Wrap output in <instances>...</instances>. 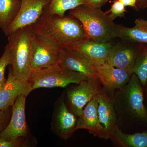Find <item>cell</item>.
Returning <instances> with one entry per match:
<instances>
[{
  "instance_id": "6da1fadb",
  "label": "cell",
  "mask_w": 147,
  "mask_h": 147,
  "mask_svg": "<svg viewBox=\"0 0 147 147\" xmlns=\"http://www.w3.org/2000/svg\"><path fill=\"white\" fill-rule=\"evenodd\" d=\"M112 96L119 128L134 131L147 129L144 88L135 74L125 86L115 90Z\"/></svg>"
},
{
  "instance_id": "30bf717a",
  "label": "cell",
  "mask_w": 147,
  "mask_h": 147,
  "mask_svg": "<svg viewBox=\"0 0 147 147\" xmlns=\"http://www.w3.org/2000/svg\"><path fill=\"white\" fill-rule=\"evenodd\" d=\"M128 44L113 45L106 62L117 68L131 73L139 53L145 44L129 42Z\"/></svg>"
},
{
  "instance_id": "277c9868",
  "label": "cell",
  "mask_w": 147,
  "mask_h": 147,
  "mask_svg": "<svg viewBox=\"0 0 147 147\" xmlns=\"http://www.w3.org/2000/svg\"><path fill=\"white\" fill-rule=\"evenodd\" d=\"M32 26L16 30L7 36L11 68L14 76L22 82L29 81L32 72Z\"/></svg>"
},
{
  "instance_id": "d6986e66",
  "label": "cell",
  "mask_w": 147,
  "mask_h": 147,
  "mask_svg": "<svg viewBox=\"0 0 147 147\" xmlns=\"http://www.w3.org/2000/svg\"><path fill=\"white\" fill-rule=\"evenodd\" d=\"M116 37L129 42L147 44V20L142 18L136 19L132 28L118 25Z\"/></svg>"
},
{
  "instance_id": "e0dca14e",
  "label": "cell",
  "mask_w": 147,
  "mask_h": 147,
  "mask_svg": "<svg viewBox=\"0 0 147 147\" xmlns=\"http://www.w3.org/2000/svg\"><path fill=\"white\" fill-rule=\"evenodd\" d=\"M113 45L110 41L98 42L86 38L74 45L71 48L84 55L94 66H98L106 62Z\"/></svg>"
},
{
  "instance_id": "8fae6325",
  "label": "cell",
  "mask_w": 147,
  "mask_h": 147,
  "mask_svg": "<svg viewBox=\"0 0 147 147\" xmlns=\"http://www.w3.org/2000/svg\"><path fill=\"white\" fill-rule=\"evenodd\" d=\"M77 117L61 97L56 102L53 116V129L58 137L65 140L72 137L76 130Z\"/></svg>"
},
{
  "instance_id": "52a82bcc",
  "label": "cell",
  "mask_w": 147,
  "mask_h": 147,
  "mask_svg": "<svg viewBox=\"0 0 147 147\" xmlns=\"http://www.w3.org/2000/svg\"><path fill=\"white\" fill-rule=\"evenodd\" d=\"M60 49L49 40L34 32L32 40V71L58 63Z\"/></svg>"
},
{
  "instance_id": "ba28073f",
  "label": "cell",
  "mask_w": 147,
  "mask_h": 147,
  "mask_svg": "<svg viewBox=\"0 0 147 147\" xmlns=\"http://www.w3.org/2000/svg\"><path fill=\"white\" fill-rule=\"evenodd\" d=\"M20 9L16 18L4 32L8 36L18 29L32 26L42 16L51 0H20Z\"/></svg>"
},
{
  "instance_id": "ac0fdd59",
  "label": "cell",
  "mask_w": 147,
  "mask_h": 147,
  "mask_svg": "<svg viewBox=\"0 0 147 147\" xmlns=\"http://www.w3.org/2000/svg\"><path fill=\"white\" fill-rule=\"evenodd\" d=\"M109 139L114 145L119 147H147V129L141 132L129 134L123 132L117 126Z\"/></svg>"
},
{
  "instance_id": "cb8c5ba5",
  "label": "cell",
  "mask_w": 147,
  "mask_h": 147,
  "mask_svg": "<svg viewBox=\"0 0 147 147\" xmlns=\"http://www.w3.org/2000/svg\"><path fill=\"white\" fill-rule=\"evenodd\" d=\"M125 11V6L119 0H117L111 6L110 10L105 13L108 14L109 18L113 21L117 17L123 16Z\"/></svg>"
},
{
  "instance_id": "4fadbf2b",
  "label": "cell",
  "mask_w": 147,
  "mask_h": 147,
  "mask_svg": "<svg viewBox=\"0 0 147 147\" xmlns=\"http://www.w3.org/2000/svg\"><path fill=\"white\" fill-rule=\"evenodd\" d=\"M98 80L105 90L113 93L124 86L129 82L133 73L117 68L107 63L94 66Z\"/></svg>"
},
{
  "instance_id": "7c38bea8",
  "label": "cell",
  "mask_w": 147,
  "mask_h": 147,
  "mask_svg": "<svg viewBox=\"0 0 147 147\" xmlns=\"http://www.w3.org/2000/svg\"><path fill=\"white\" fill-rule=\"evenodd\" d=\"M58 63L65 68L82 74L87 78L98 79L94 66L84 55L73 48H60Z\"/></svg>"
},
{
  "instance_id": "7a4b0ae2",
  "label": "cell",
  "mask_w": 147,
  "mask_h": 147,
  "mask_svg": "<svg viewBox=\"0 0 147 147\" xmlns=\"http://www.w3.org/2000/svg\"><path fill=\"white\" fill-rule=\"evenodd\" d=\"M74 18L42 14L32 28L60 48H71L86 38L82 24Z\"/></svg>"
},
{
  "instance_id": "9c48e42d",
  "label": "cell",
  "mask_w": 147,
  "mask_h": 147,
  "mask_svg": "<svg viewBox=\"0 0 147 147\" xmlns=\"http://www.w3.org/2000/svg\"><path fill=\"white\" fill-rule=\"evenodd\" d=\"M26 97V96L21 95L16 98L12 106V115L10 121L8 125L0 132V138L11 141L26 137L28 135L25 112Z\"/></svg>"
},
{
  "instance_id": "603a6c76",
  "label": "cell",
  "mask_w": 147,
  "mask_h": 147,
  "mask_svg": "<svg viewBox=\"0 0 147 147\" xmlns=\"http://www.w3.org/2000/svg\"><path fill=\"white\" fill-rule=\"evenodd\" d=\"M10 55L9 47L7 45L2 56L0 58V87L5 83V72L7 67L10 65Z\"/></svg>"
},
{
  "instance_id": "d4e9b609",
  "label": "cell",
  "mask_w": 147,
  "mask_h": 147,
  "mask_svg": "<svg viewBox=\"0 0 147 147\" xmlns=\"http://www.w3.org/2000/svg\"><path fill=\"white\" fill-rule=\"evenodd\" d=\"M21 138L9 141L5 139L0 138V147H18L21 146L23 145Z\"/></svg>"
},
{
  "instance_id": "f546056e",
  "label": "cell",
  "mask_w": 147,
  "mask_h": 147,
  "mask_svg": "<svg viewBox=\"0 0 147 147\" xmlns=\"http://www.w3.org/2000/svg\"><path fill=\"white\" fill-rule=\"evenodd\" d=\"M0 28H1V27H0Z\"/></svg>"
},
{
  "instance_id": "44dd1931",
  "label": "cell",
  "mask_w": 147,
  "mask_h": 147,
  "mask_svg": "<svg viewBox=\"0 0 147 147\" xmlns=\"http://www.w3.org/2000/svg\"><path fill=\"white\" fill-rule=\"evenodd\" d=\"M82 5H88L85 0H51L43 14L64 16L65 11Z\"/></svg>"
},
{
  "instance_id": "5b68a950",
  "label": "cell",
  "mask_w": 147,
  "mask_h": 147,
  "mask_svg": "<svg viewBox=\"0 0 147 147\" xmlns=\"http://www.w3.org/2000/svg\"><path fill=\"white\" fill-rule=\"evenodd\" d=\"M87 79L82 74L57 63L33 71L29 82L33 90L40 88H65L70 84H79Z\"/></svg>"
},
{
  "instance_id": "9a60e30c",
  "label": "cell",
  "mask_w": 147,
  "mask_h": 147,
  "mask_svg": "<svg viewBox=\"0 0 147 147\" xmlns=\"http://www.w3.org/2000/svg\"><path fill=\"white\" fill-rule=\"evenodd\" d=\"M97 97H94L78 117L76 130L86 129L95 137L107 140L108 137L100 124L98 113Z\"/></svg>"
},
{
  "instance_id": "484cf974",
  "label": "cell",
  "mask_w": 147,
  "mask_h": 147,
  "mask_svg": "<svg viewBox=\"0 0 147 147\" xmlns=\"http://www.w3.org/2000/svg\"><path fill=\"white\" fill-rule=\"evenodd\" d=\"M88 5L97 8H100L101 6L108 1V0H85Z\"/></svg>"
},
{
  "instance_id": "3957f363",
  "label": "cell",
  "mask_w": 147,
  "mask_h": 147,
  "mask_svg": "<svg viewBox=\"0 0 147 147\" xmlns=\"http://www.w3.org/2000/svg\"><path fill=\"white\" fill-rule=\"evenodd\" d=\"M70 14L82 24L87 39L105 42L116 37L118 25L100 8L82 5L70 10Z\"/></svg>"
},
{
  "instance_id": "83f0119b",
  "label": "cell",
  "mask_w": 147,
  "mask_h": 147,
  "mask_svg": "<svg viewBox=\"0 0 147 147\" xmlns=\"http://www.w3.org/2000/svg\"><path fill=\"white\" fill-rule=\"evenodd\" d=\"M125 6L132 7H136V3L137 0H119Z\"/></svg>"
},
{
  "instance_id": "2e32d148",
  "label": "cell",
  "mask_w": 147,
  "mask_h": 147,
  "mask_svg": "<svg viewBox=\"0 0 147 147\" xmlns=\"http://www.w3.org/2000/svg\"><path fill=\"white\" fill-rule=\"evenodd\" d=\"M96 97L99 121L109 139L110 134L118 126L113 96L109 95L103 87Z\"/></svg>"
},
{
  "instance_id": "7402d4cb",
  "label": "cell",
  "mask_w": 147,
  "mask_h": 147,
  "mask_svg": "<svg viewBox=\"0 0 147 147\" xmlns=\"http://www.w3.org/2000/svg\"><path fill=\"white\" fill-rule=\"evenodd\" d=\"M142 83L143 88L147 82V44H145L137 57L133 69Z\"/></svg>"
},
{
  "instance_id": "5bb4252c",
  "label": "cell",
  "mask_w": 147,
  "mask_h": 147,
  "mask_svg": "<svg viewBox=\"0 0 147 147\" xmlns=\"http://www.w3.org/2000/svg\"><path fill=\"white\" fill-rule=\"evenodd\" d=\"M32 91L29 81L22 82L13 75L11 67L8 77L0 87V110H7L21 95L27 96Z\"/></svg>"
},
{
  "instance_id": "f1b7e54d",
  "label": "cell",
  "mask_w": 147,
  "mask_h": 147,
  "mask_svg": "<svg viewBox=\"0 0 147 147\" xmlns=\"http://www.w3.org/2000/svg\"><path fill=\"white\" fill-rule=\"evenodd\" d=\"M144 104L147 110V82L146 84L144 87Z\"/></svg>"
},
{
  "instance_id": "ffe728a7",
  "label": "cell",
  "mask_w": 147,
  "mask_h": 147,
  "mask_svg": "<svg viewBox=\"0 0 147 147\" xmlns=\"http://www.w3.org/2000/svg\"><path fill=\"white\" fill-rule=\"evenodd\" d=\"M20 5V0H0V27L4 32L16 18Z\"/></svg>"
},
{
  "instance_id": "4316f807",
  "label": "cell",
  "mask_w": 147,
  "mask_h": 147,
  "mask_svg": "<svg viewBox=\"0 0 147 147\" xmlns=\"http://www.w3.org/2000/svg\"><path fill=\"white\" fill-rule=\"evenodd\" d=\"M7 110H0V132L4 129L5 125L7 120Z\"/></svg>"
},
{
  "instance_id": "8992f818",
  "label": "cell",
  "mask_w": 147,
  "mask_h": 147,
  "mask_svg": "<svg viewBox=\"0 0 147 147\" xmlns=\"http://www.w3.org/2000/svg\"><path fill=\"white\" fill-rule=\"evenodd\" d=\"M98 79L88 78L71 87L66 92L68 107L77 117L91 100L103 88Z\"/></svg>"
}]
</instances>
